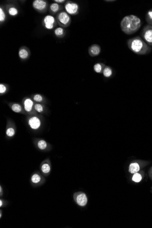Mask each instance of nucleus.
I'll use <instances>...</instances> for the list:
<instances>
[{"mask_svg": "<svg viewBox=\"0 0 152 228\" xmlns=\"http://www.w3.org/2000/svg\"><path fill=\"white\" fill-rule=\"evenodd\" d=\"M42 170L44 173H48L50 170V167L48 164H44L42 166Z\"/></svg>", "mask_w": 152, "mask_h": 228, "instance_id": "nucleus-24", "label": "nucleus"}, {"mask_svg": "<svg viewBox=\"0 0 152 228\" xmlns=\"http://www.w3.org/2000/svg\"><path fill=\"white\" fill-rule=\"evenodd\" d=\"M88 202V199L84 193L79 194L77 197V202L80 206H83L86 204Z\"/></svg>", "mask_w": 152, "mask_h": 228, "instance_id": "nucleus-11", "label": "nucleus"}, {"mask_svg": "<svg viewBox=\"0 0 152 228\" xmlns=\"http://www.w3.org/2000/svg\"><path fill=\"white\" fill-rule=\"evenodd\" d=\"M54 34L57 37L61 38L65 35V30L62 27H57L54 30Z\"/></svg>", "mask_w": 152, "mask_h": 228, "instance_id": "nucleus-14", "label": "nucleus"}, {"mask_svg": "<svg viewBox=\"0 0 152 228\" xmlns=\"http://www.w3.org/2000/svg\"><path fill=\"white\" fill-rule=\"evenodd\" d=\"M94 70L97 73H101L103 70V66L102 64L99 63L96 64L94 66Z\"/></svg>", "mask_w": 152, "mask_h": 228, "instance_id": "nucleus-21", "label": "nucleus"}, {"mask_svg": "<svg viewBox=\"0 0 152 228\" xmlns=\"http://www.w3.org/2000/svg\"><path fill=\"white\" fill-rule=\"evenodd\" d=\"M7 91V87L4 84H0V93L1 94H2L6 92Z\"/></svg>", "mask_w": 152, "mask_h": 228, "instance_id": "nucleus-29", "label": "nucleus"}, {"mask_svg": "<svg viewBox=\"0 0 152 228\" xmlns=\"http://www.w3.org/2000/svg\"><path fill=\"white\" fill-rule=\"evenodd\" d=\"M139 169L140 167L138 163H132L129 166V172L131 174H135L139 171Z\"/></svg>", "mask_w": 152, "mask_h": 228, "instance_id": "nucleus-13", "label": "nucleus"}, {"mask_svg": "<svg viewBox=\"0 0 152 228\" xmlns=\"http://www.w3.org/2000/svg\"><path fill=\"white\" fill-rule=\"evenodd\" d=\"M6 134L9 137H12L14 135L15 130L12 128H9L6 131Z\"/></svg>", "mask_w": 152, "mask_h": 228, "instance_id": "nucleus-26", "label": "nucleus"}, {"mask_svg": "<svg viewBox=\"0 0 152 228\" xmlns=\"http://www.w3.org/2000/svg\"><path fill=\"white\" fill-rule=\"evenodd\" d=\"M38 147L40 150H43L47 147V144L44 140H41L38 143Z\"/></svg>", "mask_w": 152, "mask_h": 228, "instance_id": "nucleus-23", "label": "nucleus"}, {"mask_svg": "<svg viewBox=\"0 0 152 228\" xmlns=\"http://www.w3.org/2000/svg\"><path fill=\"white\" fill-rule=\"evenodd\" d=\"M57 23L56 19L52 16H46L43 20V25L47 29H53Z\"/></svg>", "mask_w": 152, "mask_h": 228, "instance_id": "nucleus-6", "label": "nucleus"}, {"mask_svg": "<svg viewBox=\"0 0 152 228\" xmlns=\"http://www.w3.org/2000/svg\"><path fill=\"white\" fill-rule=\"evenodd\" d=\"M54 1L57 3H61L64 2L65 1L64 0H54Z\"/></svg>", "mask_w": 152, "mask_h": 228, "instance_id": "nucleus-30", "label": "nucleus"}, {"mask_svg": "<svg viewBox=\"0 0 152 228\" xmlns=\"http://www.w3.org/2000/svg\"><path fill=\"white\" fill-rule=\"evenodd\" d=\"M61 6L57 3H53L50 6V11L51 13H56L60 10Z\"/></svg>", "mask_w": 152, "mask_h": 228, "instance_id": "nucleus-15", "label": "nucleus"}, {"mask_svg": "<svg viewBox=\"0 0 152 228\" xmlns=\"http://www.w3.org/2000/svg\"><path fill=\"white\" fill-rule=\"evenodd\" d=\"M141 25V19L134 15L126 16L122 19L120 22L122 31L125 34L128 35H132L138 32Z\"/></svg>", "mask_w": 152, "mask_h": 228, "instance_id": "nucleus-1", "label": "nucleus"}, {"mask_svg": "<svg viewBox=\"0 0 152 228\" xmlns=\"http://www.w3.org/2000/svg\"><path fill=\"white\" fill-rule=\"evenodd\" d=\"M35 109L36 111L39 112H41L43 111V106L40 104H36L35 105Z\"/></svg>", "mask_w": 152, "mask_h": 228, "instance_id": "nucleus-27", "label": "nucleus"}, {"mask_svg": "<svg viewBox=\"0 0 152 228\" xmlns=\"http://www.w3.org/2000/svg\"><path fill=\"white\" fill-rule=\"evenodd\" d=\"M8 12L10 16H14L18 15V10L15 7H11L8 8Z\"/></svg>", "mask_w": 152, "mask_h": 228, "instance_id": "nucleus-17", "label": "nucleus"}, {"mask_svg": "<svg viewBox=\"0 0 152 228\" xmlns=\"http://www.w3.org/2000/svg\"><path fill=\"white\" fill-rule=\"evenodd\" d=\"M29 51L25 47L20 48L19 51V56L22 59H26L28 58L30 54Z\"/></svg>", "mask_w": 152, "mask_h": 228, "instance_id": "nucleus-10", "label": "nucleus"}, {"mask_svg": "<svg viewBox=\"0 0 152 228\" xmlns=\"http://www.w3.org/2000/svg\"><path fill=\"white\" fill-rule=\"evenodd\" d=\"M142 176L141 175L136 173L133 176L132 180L135 182L138 183L141 181V180H142Z\"/></svg>", "mask_w": 152, "mask_h": 228, "instance_id": "nucleus-20", "label": "nucleus"}, {"mask_svg": "<svg viewBox=\"0 0 152 228\" xmlns=\"http://www.w3.org/2000/svg\"><path fill=\"white\" fill-rule=\"evenodd\" d=\"M33 8L35 10L41 13H43L47 11L48 3L47 1L43 0H35L32 4Z\"/></svg>", "mask_w": 152, "mask_h": 228, "instance_id": "nucleus-7", "label": "nucleus"}, {"mask_svg": "<svg viewBox=\"0 0 152 228\" xmlns=\"http://www.w3.org/2000/svg\"><path fill=\"white\" fill-rule=\"evenodd\" d=\"M141 37L149 46L152 47V26L147 25L143 27L140 33Z\"/></svg>", "mask_w": 152, "mask_h": 228, "instance_id": "nucleus-4", "label": "nucleus"}, {"mask_svg": "<svg viewBox=\"0 0 152 228\" xmlns=\"http://www.w3.org/2000/svg\"><path fill=\"white\" fill-rule=\"evenodd\" d=\"M103 75L106 77V78H109L112 74V70L109 67H106L104 68L103 71Z\"/></svg>", "mask_w": 152, "mask_h": 228, "instance_id": "nucleus-18", "label": "nucleus"}, {"mask_svg": "<svg viewBox=\"0 0 152 228\" xmlns=\"http://www.w3.org/2000/svg\"><path fill=\"white\" fill-rule=\"evenodd\" d=\"M6 14L5 13L3 8L1 7L0 8V22H3L6 20Z\"/></svg>", "mask_w": 152, "mask_h": 228, "instance_id": "nucleus-22", "label": "nucleus"}, {"mask_svg": "<svg viewBox=\"0 0 152 228\" xmlns=\"http://www.w3.org/2000/svg\"><path fill=\"white\" fill-rule=\"evenodd\" d=\"M33 99L37 102H41L43 100V98L42 96L40 94H36L34 96Z\"/></svg>", "mask_w": 152, "mask_h": 228, "instance_id": "nucleus-28", "label": "nucleus"}, {"mask_svg": "<svg viewBox=\"0 0 152 228\" xmlns=\"http://www.w3.org/2000/svg\"><path fill=\"white\" fill-rule=\"evenodd\" d=\"M30 126L33 129H39L41 125L40 120L36 117H33L30 118L28 121Z\"/></svg>", "mask_w": 152, "mask_h": 228, "instance_id": "nucleus-9", "label": "nucleus"}, {"mask_svg": "<svg viewBox=\"0 0 152 228\" xmlns=\"http://www.w3.org/2000/svg\"><path fill=\"white\" fill-rule=\"evenodd\" d=\"M65 9L68 14L76 15L79 13L80 7L76 2L68 1L65 5Z\"/></svg>", "mask_w": 152, "mask_h": 228, "instance_id": "nucleus-5", "label": "nucleus"}, {"mask_svg": "<svg viewBox=\"0 0 152 228\" xmlns=\"http://www.w3.org/2000/svg\"><path fill=\"white\" fill-rule=\"evenodd\" d=\"M2 202L1 200H0V206L1 207L2 206Z\"/></svg>", "mask_w": 152, "mask_h": 228, "instance_id": "nucleus-31", "label": "nucleus"}, {"mask_svg": "<svg viewBox=\"0 0 152 228\" xmlns=\"http://www.w3.org/2000/svg\"><path fill=\"white\" fill-rule=\"evenodd\" d=\"M41 180V177L37 174H35L32 177V181L34 183H36L39 182Z\"/></svg>", "mask_w": 152, "mask_h": 228, "instance_id": "nucleus-25", "label": "nucleus"}, {"mask_svg": "<svg viewBox=\"0 0 152 228\" xmlns=\"http://www.w3.org/2000/svg\"><path fill=\"white\" fill-rule=\"evenodd\" d=\"M57 23L61 27H67L71 23V18L67 12H61L56 16Z\"/></svg>", "mask_w": 152, "mask_h": 228, "instance_id": "nucleus-3", "label": "nucleus"}, {"mask_svg": "<svg viewBox=\"0 0 152 228\" xmlns=\"http://www.w3.org/2000/svg\"><path fill=\"white\" fill-rule=\"evenodd\" d=\"M24 108L26 112H30L32 110L33 105V102L31 99L28 98L24 102Z\"/></svg>", "mask_w": 152, "mask_h": 228, "instance_id": "nucleus-12", "label": "nucleus"}, {"mask_svg": "<svg viewBox=\"0 0 152 228\" xmlns=\"http://www.w3.org/2000/svg\"><path fill=\"white\" fill-rule=\"evenodd\" d=\"M145 19L148 25L152 26V8L147 12Z\"/></svg>", "mask_w": 152, "mask_h": 228, "instance_id": "nucleus-16", "label": "nucleus"}, {"mask_svg": "<svg viewBox=\"0 0 152 228\" xmlns=\"http://www.w3.org/2000/svg\"><path fill=\"white\" fill-rule=\"evenodd\" d=\"M101 51V48L97 44H93L90 46L89 47V54L91 57H96L100 53Z\"/></svg>", "mask_w": 152, "mask_h": 228, "instance_id": "nucleus-8", "label": "nucleus"}, {"mask_svg": "<svg viewBox=\"0 0 152 228\" xmlns=\"http://www.w3.org/2000/svg\"><path fill=\"white\" fill-rule=\"evenodd\" d=\"M127 45L130 50L139 55L148 54L152 50L150 46L139 36L135 37L129 39L127 41Z\"/></svg>", "mask_w": 152, "mask_h": 228, "instance_id": "nucleus-2", "label": "nucleus"}, {"mask_svg": "<svg viewBox=\"0 0 152 228\" xmlns=\"http://www.w3.org/2000/svg\"><path fill=\"white\" fill-rule=\"evenodd\" d=\"M12 110L16 112H19L22 110V108L18 104H13L11 107Z\"/></svg>", "mask_w": 152, "mask_h": 228, "instance_id": "nucleus-19", "label": "nucleus"}, {"mask_svg": "<svg viewBox=\"0 0 152 228\" xmlns=\"http://www.w3.org/2000/svg\"><path fill=\"white\" fill-rule=\"evenodd\" d=\"M106 1V2H113V1Z\"/></svg>", "mask_w": 152, "mask_h": 228, "instance_id": "nucleus-32", "label": "nucleus"}]
</instances>
